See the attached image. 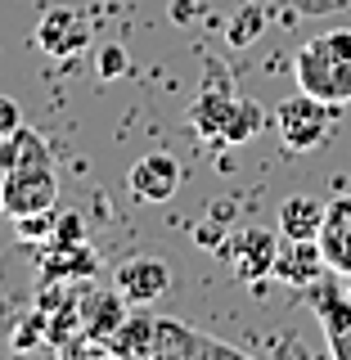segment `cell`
I'll return each mask as SVG.
<instances>
[{"label":"cell","instance_id":"obj_1","mask_svg":"<svg viewBox=\"0 0 351 360\" xmlns=\"http://www.w3.org/2000/svg\"><path fill=\"white\" fill-rule=\"evenodd\" d=\"M293 72H298V90H307L333 108L351 104V27L311 37L293 59Z\"/></svg>","mask_w":351,"mask_h":360},{"label":"cell","instance_id":"obj_2","mask_svg":"<svg viewBox=\"0 0 351 360\" xmlns=\"http://www.w3.org/2000/svg\"><path fill=\"white\" fill-rule=\"evenodd\" d=\"M275 127H279V140H284L288 153H311V149H320L333 131V104L298 90V95H288L284 104H279Z\"/></svg>","mask_w":351,"mask_h":360},{"label":"cell","instance_id":"obj_3","mask_svg":"<svg viewBox=\"0 0 351 360\" xmlns=\"http://www.w3.org/2000/svg\"><path fill=\"white\" fill-rule=\"evenodd\" d=\"M279 243H284L279 225H275V230H262V225H243V230H234V234H225V239H221L217 257H225V262H230V270L243 279V284H262L270 270H275V252H279Z\"/></svg>","mask_w":351,"mask_h":360},{"label":"cell","instance_id":"obj_4","mask_svg":"<svg viewBox=\"0 0 351 360\" xmlns=\"http://www.w3.org/2000/svg\"><path fill=\"white\" fill-rule=\"evenodd\" d=\"M194 356H243V352L230 347V342H221V338L198 333L194 324L176 320V315H153L149 360H194Z\"/></svg>","mask_w":351,"mask_h":360},{"label":"cell","instance_id":"obj_5","mask_svg":"<svg viewBox=\"0 0 351 360\" xmlns=\"http://www.w3.org/2000/svg\"><path fill=\"white\" fill-rule=\"evenodd\" d=\"M59 207V176L54 162H32V167H14L5 176V217H32V212H50Z\"/></svg>","mask_w":351,"mask_h":360},{"label":"cell","instance_id":"obj_6","mask_svg":"<svg viewBox=\"0 0 351 360\" xmlns=\"http://www.w3.org/2000/svg\"><path fill=\"white\" fill-rule=\"evenodd\" d=\"M208 72H212L208 86L198 90L194 108H189V127H194L203 140H221V135H225V122H230L234 104H239V95H234V86H230V77H225V68L212 63Z\"/></svg>","mask_w":351,"mask_h":360},{"label":"cell","instance_id":"obj_7","mask_svg":"<svg viewBox=\"0 0 351 360\" xmlns=\"http://www.w3.org/2000/svg\"><path fill=\"white\" fill-rule=\"evenodd\" d=\"M113 284L122 288V297L131 307H153L172 288V266L162 257H127V262L113 270Z\"/></svg>","mask_w":351,"mask_h":360},{"label":"cell","instance_id":"obj_8","mask_svg":"<svg viewBox=\"0 0 351 360\" xmlns=\"http://www.w3.org/2000/svg\"><path fill=\"white\" fill-rule=\"evenodd\" d=\"M315 315H320V329H324V342H329V352L338 360H351V297L347 288H329L320 279V284L307 288Z\"/></svg>","mask_w":351,"mask_h":360},{"label":"cell","instance_id":"obj_9","mask_svg":"<svg viewBox=\"0 0 351 360\" xmlns=\"http://www.w3.org/2000/svg\"><path fill=\"white\" fill-rule=\"evenodd\" d=\"M324 270H329V262H324L320 239H284L275 252V270L270 275L288 288H311L324 279Z\"/></svg>","mask_w":351,"mask_h":360},{"label":"cell","instance_id":"obj_10","mask_svg":"<svg viewBox=\"0 0 351 360\" xmlns=\"http://www.w3.org/2000/svg\"><path fill=\"white\" fill-rule=\"evenodd\" d=\"M127 189H131L135 202H167V198H176V189H180V162H176L172 153H144L140 162L131 167Z\"/></svg>","mask_w":351,"mask_h":360},{"label":"cell","instance_id":"obj_11","mask_svg":"<svg viewBox=\"0 0 351 360\" xmlns=\"http://www.w3.org/2000/svg\"><path fill=\"white\" fill-rule=\"evenodd\" d=\"M86 41H90V27L77 9L54 5V9H45L41 22H37V45L50 59H72L77 50H86Z\"/></svg>","mask_w":351,"mask_h":360},{"label":"cell","instance_id":"obj_12","mask_svg":"<svg viewBox=\"0 0 351 360\" xmlns=\"http://www.w3.org/2000/svg\"><path fill=\"white\" fill-rule=\"evenodd\" d=\"M131 302L122 297V288L113 284V288H86L82 292V329H86V338L90 342H99L108 352V338L122 329V320H127V311Z\"/></svg>","mask_w":351,"mask_h":360},{"label":"cell","instance_id":"obj_13","mask_svg":"<svg viewBox=\"0 0 351 360\" xmlns=\"http://www.w3.org/2000/svg\"><path fill=\"white\" fill-rule=\"evenodd\" d=\"M320 248H324V262H329V270L351 275V194L329 202L324 225H320Z\"/></svg>","mask_w":351,"mask_h":360},{"label":"cell","instance_id":"obj_14","mask_svg":"<svg viewBox=\"0 0 351 360\" xmlns=\"http://www.w3.org/2000/svg\"><path fill=\"white\" fill-rule=\"evenodd\" d=\"M324 212H329V202L311 198V194H293L279 202V234L284 239H320V225H324Z\"/></svg>","mask_w":351,"mask_h":360},{"label":"cell","instance_id":"obj_15","mask_svg":"<svg viewBox=\"0 0 351 360\" xmlns=\"http://www.w3.org/2000/svg\"><path fill=\"white\" fill-rule=\"evenodd\" d=\"M32 162H54V149H50V140H45L41 131L18 127L14 135L0 140V167H5V172H14V167H32Z\"/></svg>","mask_w":351,"mask_h":360},{"label":"cell","instance_id":"obj_16","mask_svg":"<svg viewBox=\"0 0 351 360\" xmlns=\"http://www.w3.org/2000/svg\"><path fill=\"white\" fill-rule=\"evenodd\" d=\"M95 270H99V257L86 239L45 252V279H90Z\"/></svg>","mask_w":351,"mask_h":360},{"label":"cell","instance_id":"obj_17","mask_svg":"<svg viewBox=\"0 0 351 360\" xmlns=\"http://www.w3.org/2000/svg\"><path fill=\"white\" fill-rule=\"evenodd\" d=\"M149 347H153V315H127L122 329L108 338V356H122V360H149Z\"/></svg>","mask_w":351,"mask_h":360},{"label":"cell","instance_id":"obj_18","mask_svg":"<svg viewBox=\"0 0 351 360\" xmlns=\"http://www.w3.org/2000/svg\"><path fill=\"white\" fill-rule=\"evenodd\" d=\"M266 32V9L257 5V0H248V5H239L230 14V22H225V41L234 45V50H248L257 37Z\"/></svg>","mask_w":351,"mask_h":360},{"label":"cell","instance_id":"obj_19","mask_svg":"<svg viewBox=\"0 0 351 360\" xmlns=\"http://www.w3.org/2000/svg\"><path fill=\"white\" fill-rule=\"evenodd\" d=\"M262 104H253V99H239L230 112V122H225V135H221V144H248L257 131H262Z\"/></svg>","mask_w":351,"mask_h":360},{"label":"cell","instance_id":"obj_20","mask_svg":"<svg viewBox=\"0 0 351 360\" xmlns=\"http://www.w3.org/2000/svg\"><path fill=\"white\" fill-rule=\"evenodd\" d=\"M86 239V221L82 212H59L54 207V234H50V248H68V243H82Z\"/></svg>","mask_w":351,"mask_h":360},{"label":"cell","instance_id":"obj_21","mask_svg":"<svg viewBox=\"0 0 351 360\" xmlns=\"http://www.w3.org/2000/svg\"><path fill=\"white\" fill-rule=\"evenodd\" d=\"M14 230H18V239H45L50 243V234H54V207L50 212H32V217H14Z\"/></svg>","mask_w":351,"mask_h":360},{"label":"cell","instance_id":"obj_22","mask_svg":"<svg viewBox=\"0 0 351 360\" xmlns=\"http://www.w3.org/2000/svg\"><path fill=\"white\" fill-rule=\"evenodd\" d=\"M127 68H131V59H127V50H122V45H104V50H99V77H104V82L127 77Z\"/></svg>","mask_w":351,"mask_h":360},{"label":"cell","instance_id":"obj_23","mask_svg":"<svg viewBox=\"0 0 351 360\" xmlns=\"http://www.w3.org/2000/svg\"><path fill=\"white\" fill-rule=\"evenodd\" d=\"M23 127V108H18V99L14 95H0V140L5 135H14Z\"/></svg>","mask_w":351,"mask_h":360},{"label":"cell","instance_id":"obj_24","mask_svg":"<svg viewBox=\"0 0 351 360\" xmlns=\"http://www.w3.org/2000/svg\"><path fill=\"white\" fill-rule=\"evenodd\" d=\"M5 176H9V172L0 167V207H5Z\"/></svg>","mask_w":351,"mask_h":360},{"label":"cell","instance_id":"obj_25","mask_svg":"<svg viewBox=\"0 0 351 360\" xmlns=\"http://www.w3.org/2000/svg\"><path fill=\"white\" fill-rule=\"evenodd\" d=\"M343 279H347V284H343V288H347V297H351V275H343Z\"/></svg>","mask_w":351,"mask_h":360}]
</instances>
